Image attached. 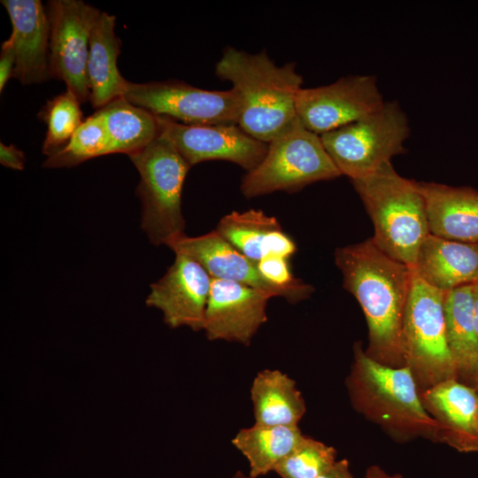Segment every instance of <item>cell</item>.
Wrapping results in <instances>:
<instances>
[{
	"mask_svg": "<svg viewBox=\"0 0 478 478\" xmlns=\"http://www.w3.org/2000/svg\"><path fill=\"white\" fill-rule=\"evenodd\" d=\"M413 272L443 291L478 282V243L428 235L421 243Z\"/></svg>",
	"mask_w": 478,
	"mask_h": 478,
	"instance_id": "d6986e66",
	"label": "cell"
},
{
	"mask_svg": "<svg viewBox=\"0 0 478 478\" xmlns=\"http://www.w3.org/2000/svg\"><path fill=\"white\" fill-rule=\"evenodd\" d=\"M110 141V154H131L160 135L158 116L118 97L99 109Z\"/></svg>",
	"mask_w": 478,
	"mask_h": 478,
	"instance_id": "d4e9b609",
	"label": "cell"
},
{
	"mask_svg": "<svg viewBox=\"0 0 478 478\" xmlns=\"http://www.w3.org/2000/svg\"><path fill=\"white\" fill-rule=\"evenodd\" d=\"M341 175L320 136L297 118L268 143L264 159L243 176L240 189L251 198L275 191L295 192Z\"/></svg>",
	"mask_w": 478,
	"mask_h": 478,
	"instance_id": "8992f818",
	"label": "cell"
},
{
	"mask_svg": "<svg viewBox=\"0 0 478 478\" xmlns=\"http://www.w3.org/2000/svg\"><path fill=\"white\" fill-rule=\"evenodd\" d=\"M250 392L255 424L298 426L305 413V402L296 381L278 369L258 373Z\"/></svg>",
	"mask_w": 478,
	"mask_h": 478,
	"instance_id": "7402d4cb",
	"label": "cell"
},
{
	"mask_svg": "<svg viewBox=\"0 0 478 478\" xmlns=\"http://www.w3.org/2000/svg\"><path fill=\"white\" fill-rule=\"evenodd\" d=\"M269 293L233 281L212 278L204 328L210 341L250 345L267 321Z\"/></svg>",
	"mask_w": 478,
	"mask_h": 478,
	"instance_id": "5bb4252c",
	"label": "cell"
},
{
	"mask_svg": "<svg viewBox=\"0 0 478 478\" xmlns=\"http://www.w3.org/2000/svg\"><path fill=\"white\" fill-rule=\"evenodd\" d=\"M123 97L157 116L191 126L237 125L240 113L234 89L206 90L176 80L129 81Z\"/></svg>",
	"mask_w": 478,
	"mask_h": 478,
	"instance_id": "9c48e42d",
	"label": "cell"
},
{
	"mask_svg": "<svg viewBox=\"0 0 478 478\" xmlns=\"http://www.w3.org/2000/svg\"><path fill=\"white\" fill-rule=\"evenodd\" d=\"M316 478H355L346 459H337L332 467Z\"/></svg>",
	"mask_w": 478,
	"mask_h": 478,
	"instance_id": "4dcf8cb0",
	"label": "cell"
},
{
	"mask_svg": "<svg viewBox=\"0 0 478 478\" xmlns=\"http://www.w3.org/2000/svg\"><path fill=\"white\" fill-rule=\"evenodd\" d=\"M473 284L444 292L446 336L458 374L471 376L478 366V339L473 315Z\"/></svg>",
	"mask_w": 478,
	"mask_h": 478,
	"instance_id": "cb8c5ba5",
	"label": "cell"
},
{
	"mask_svg": "<svg viewBox=\"0 0 478 478\" xmlns=\"http://www.w3.org/2000/svg\"><path fill=\"white\" fill-rule=\"evenodd\" d=\"M128 157L141 178L136 189L142 202L141 227L152 244L167 246L184 235L181 194L191 166L161 134Z\"/></svg>",
	"mask_w": 478,
	"mask_h": 478,
	"instance_id": "5b68a950",
	"label": "cell"
},
{
	"mask_svg": "<svg viewBox=\"0 0 478 478\" xmlns=\"http://www.w3.org/2000/svg\"><path fill=\"white\" fill-rule=\"evenodd\" d=\"M412 273L403 321V349L405 366L422 391L457 379L458 372L446 336L444 291L428 284L412 269Z\"/></svg>",
	"mask_w": 478,
	"mask_h": 478,
	"instance_id": "52a82bcc",
	"label": "cell"
},
{
	"mask_svg": "<svg viewBox=\"0 0 478 478\" xmlns=\"http://www.w3.org/2000/svg\"><path fill=\"white\" fill-rule=\"evenodd\" d=\"M12 21L9 41L16 63L13 77L22 84L39 83L51 78L49 66L50 22L39 0H3Z\"/></svg>",
	"mask_w": 478,
	"mask_h": 478,
	"instance_id": "2e32d148",
	"label": "cell"
},
{
	"mask_svg": "<svg viewBox=\"0 0 478 478\" xmlns=\"http://www.w3.org/2000/svg\"><path fill=\"white\" fill-rule=\"evenodd\" d=\"M46 11L50 77L63 81L81 104L86 103L90 96L87 73L89 40L101 11L80 0H51Z\"/></svg>",
	"mask_w": 478,
	"mask_h": 478,
	"instance_id": "30bf717a",
	"label": "cell"
},
{
	"mask_svg": "<svg viewBox=\"0 0 478 478\" xmlns=\"http://www.w3.org/2000/svg\"><path fill=\"white\" fill-rule=\"evenodd\" d=\"M80 104L81 102L74 94L66 89L42 107L39 117L47 126L42 144V153L47 157L61 150L82 123Z\"/></svg>",
	"mask_w": 478,
	"mask_h": 478,
	"instance_id": "4316f807",
	"label": "cell"
},
{
	"mask_svg": "<svg viewBox=\"0 0 478 478\" xmlns=\"http://www.w3.org/2000/svg\"><path fill=\"white\" fill-rule=\"evenodd\" d=\"M410 133L408 119L396 101L320 136L342 175L354 180L369 175L405 151Z\"/></svg>",
	"mask_w": 478,
	"mask_h": 478,
	"instance_id": "ba28073f",
	"label": "cell"
},
{
	"mask_svg": "<svg viewBox=\"0 0 478 478\" xmlns=\"http://www.w3.org/2000/svg\"><path fill=\"white\" fill-rule=\"evenodd\" d=\"M471 378L475 385V388L478 389V366L471 375Z\"/></svg>",
	"mask_w": 478,
	"mask_h": 478,
	"instance_id": "e575fe53",
	"label": "cell"
},
{
	"mask_svg": "<svg viewBox=\"0 0 478 478\" xmlns=\"http://www.w3.org/2000/svg\"><path fill=\"white\" fill-rule=\"evenodd\" d=\"M215 230L255 263L269 255L290 258L297 250L277 219L261 210L234 211L220 220Z\"/></svg>",
	"mask_w": 478,
	"mask_h": 478,
	"instance_id": "ffe728a7",
	"label": "cell"
},
{
	"mask_svg": "<svg viewBox=\"0 0 478 478\" xmlns=\"http://www.w3.org/2000/svg\"><path fill=\"white\" fill-rule=\"evenodd\" d=\"M212 276L195 259L177 253L166 274L150 285L146 305L159 310L172 328H204Z\"/></svg>",
	"mask_w": 478,
	"mask_h": 478,
	"instance_id": "4fadbf2b",
	"label": "cell"
},
{
	"mask_svg": "<svg viewBox=\"0 0 478 478\" xmlns=\"http://www.w3.org/2000/svg\"><path fill=\"white\" fill-rule=\"evenodd\" d=\"M115 21L113 15L101 12L90 35L87 73L89 102L95 108L123 96L129 82L117 65L121 43L114 32Z\"/></svg>",
	"mask_w": 478,
	"mask_h": 478,
	"instance_id": "44dd1931",
	"label": "cell"
},
{
	"mask_svg": "<svg viewBox=\"0 0 478 478\" xmlns=\"http://www.w3.org/2000/svg\"><path fill=\"white\" fill-rule=\"evenodd\" d=\"M335 261L343 288L355 297L365 314L366 354L387 366H405L403 321L412 268L383 252L372 238L337 248Z\"/></svg>",
	"mask_w": 478,
	"mask_h": 478,
	"instance_id": "6da1fadb",
	"label": "cell"
},
{
	"mask_svg": "<svg viewBox=\"0 0 478 478\" xmlns=\"http://www.w3.org/2000/svg\"><path fill=\"white\" fill-rule=\"evenodd\" d=\"M364 478H404L401 474H390L377 465H372L366 470Z\"/></svg>",
	"mask_w": 478,
	"mask_h": 478,
	"instance_id": "1f68e13d",
	"label": "cell"
},
{
	"mask_svg": "<svg viewBox=\"0 0 478 478\" xmlns=\"http://www.w3.org/2000/svg\"><path fill=\"white\" fill-rule=\"evenodd\" d=\"M336 455L333 446L304 436L274 473L281 478H316L334 466Z\"/></svg>",
	"mask_w": 478,
	"mask_h": 478,
	"instance_id": "83f0119b",
	"label": "cell"
},
{
	"mask_svg": "<svg viewBox=\"0 0 478 478\" xmlns=\"http://www.w3.org/2000/svg\"><path fill=\"white\" fill-rule=\"evenodd\" d=\"M25 154L14 144L0 143V163L11 169L23 170L25 168Z\"/></svg>",
	"mask_w": 478,
	"mask_h": 478,
	"instance_id": "f546056e",
	"label": "cell"
},
{
	"mask_svg": "<svg viewBox=\"0 0 478 478\" xmlns=\"http://www.w3.org/2000/svg\"><path fill=\"white\" fill-rule=\"evenodd\" d=\"M384 100L374 75H350L321 87L301 89L297 116L308 130L321 135L357 121L379 109Z\"/></svg>",
	"mask_w": 478,
	"mask_h": 478,
	"instance_id": "8fae6325",
	"label": "cell"
},
{
	"mask_svg": "<svg viewBox=\"0 0 478 478\" xmlns=\"http://www.w3.org/2000/svg\"><path fill=\"white\" fill-rule=\"evenodd\" d=\"M215 73L232 83L240 99L237 125L254 138L269 143L297 118L303 78L295 63L277 66L265 50L251 54L227 47Z\"/></svg>",
	"mask_w": 478,
	"mask_h": 478,
	"instance_id": "7a4b0ae2",
	"label": "cell"
},
{
	"mask_svg": "<svg viewBox=\"0 0 478 478\" xmlns=\"http://www.w3.org/2000/svg\"><path fill=\"white\" fill-rule=\"evenodd\" d=\"M106 154H110V141L104 119L98 110L82 121L61 150L47 157L43 166L71 167Z\"/></svg>",
	"mask_w": 478,
	"mask_h": 478,
	"instance_id": "484cf974",
	"label": "cell"
},
{
	"mask_svg": "<svg viewBox=\"0 0 478 478\" xmlns=\"http://www.w3.org/2000/svg\"><path fill=\"white\" fill-rule=\"evenodd\" d=\"M16 63V55L13 45L5 40L2 43L0 55V91L4 89L8 80L13 77V72Z\"/></svg>",
	"mask_w": 478,
	"mask_h": 478,
	"instance_id": "f1b7e54d",
	"label": "cell"
},
{
	"mask_svg": "<svg viewBox=\"0 0 478 478\" xmlns=\"http://www.w3.org/2000/svg\"><path fill=\"white\" fill-rule=\"evenodd\" d=\"M167 247L175 254H183L197 261L212 278L240 282L288 301L284 290L273 286L261 276L257 263L242 254L216 230L198 236L184 234Z\"/></svg>",
	"mask_w": 478,
	"mask_h": 478,
	"instance_id": "e0dca14e",
	"label": "cell"
},
{
	"mask_svg": "<svg viewBox=\"0 0 478 478\" xmlns=\"http://www.w3.org/2000/svg\"><path fill=\"white\" fill-rule=\"evenodd\" d=\"M305 435L298 426L253 424L241 428L231 443L247 459L249 474L259 478L274 472Z\"/></svg>",
	"mask_w": 478,
	"mask_h": 478,
	"instance_id": "603a6c76",
	"label": "cell"
},
{
	"mask_svg": "<svg viewBox=\"0 0 478 478\" xmlns=\"http://www.w3.org/2000/svg\"><path fill=\"white\" fill-rule=\"evenodd\" d=\"M416 184L425 202L430 235L478 243V190L436 182Z\"/></svg>",
	"mask_w": 478,
	"mask_h": 478,
	"instance_id": "ac0fdd59",
	"label": "cell"
},
{
	"mask_svg": "<svg viewBox=\"0 0 478 478\" xmlns=\"http://www.w3.org/2000/svg\"><path fill=\"white\" fill-rule=\"evenodd\" d=\"M472 291H473V315H474L475 332H476V335L478 339V282L473 284Z\"/></svg>",
	"mask_w": 478,
	"mask_h": 478,
	"instance_id": "d6a6232c",
	"label": "cell"
},
{
	"mask_svg": "<svg viewBox=\"0 0 478 478\" xmlns=\"http://www.w3.org/2000/svg\"><path fill=\"white\" fill-rule=\"evenodd\" d=\"M345 384L353 408L395 439L422 436L438 441V424L425 409L407 366L384 365L356 343Z\"/></svg>",
	"mask_w": 478,
	"mask_h": 478,
	"instance_id": "3957f363",
	"label": "cell"
},
{
	"mask_svg": "<svg viewBox=\"0 0 478 478\" xmlns=\"http://www.w3.org/2000/svg\"><path fill=\"white\" fill-rule=\"evenodd\" d=\"M166 136L190 166L208 160H226L251 172L264 159L268 143L238 125L191 126L158 116Z\"/></svg>",
	"mask_w": 478,
	"mask_h": 478,
	"instance_id": "7c38bea8",
	"label": "cell"
},
{
	"mask_svg": "<svg viewBox=\"0 0 478 478\" xmlns=\"http://www.w3.org/2000/svg\"><path fill=\"white\" fill-rule=\"evenodd\" d=\"M351 181L373 221L374 243L412 268L421 243L430 235L425 202L416 181L400 176L391 162Z\"/></svg>",
	"mask_w": 478,
	"mask_h": 478,
	"instance_id": "277c9868",
	"label": "cell"
},
{
	"mask_svg": "<svg viewBox=\"0 0 478 478\" xmlns=\"http://www.w3.org/2000/svg\"><path fill=\"white\" fill-rule=\"evenodd\" d=\"M231 478H254L252 476H251L249 474H244L243 471L241 470H237Z\"/></svg>",
	"mask_w": 478,
	"mask_h": 478,
	"instance_id": "836d02e7",
	"label": "cell"
},
{
	"mask_svg": "<svg viewBox=\"0 0 478 478\" xmlns=\"http://www.w3.org/2000/svg\"><path fill=\"white\" fill-rule=\"evenodd\" d=\"M420 397L438 424V441L460 451H478V394L457 379L436 383Z\"/></svg>",
	"mask_w": 478,
	"mask_h": 478,
	"instance_id": "9a60e30c",
	"label": "cell"
}]
</instances>
